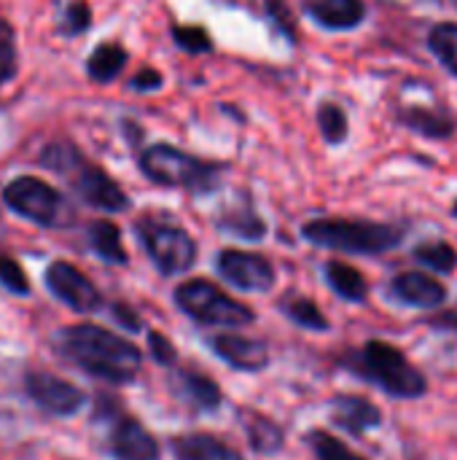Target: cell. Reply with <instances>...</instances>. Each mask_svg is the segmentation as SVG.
Returning <instances> with one entry per match:
<instances>
[{"label": "cell", "mask_w": 457, "mask_h": 460, "mask_svg": "<svg viewBox=\"0 0 457 460\" xmlns=\"http://www.w3.org/2000/svg\"><path fill=\"white\" fill-rule=\"evenodd\" d=\"M54 348L67 364L110 385H132L143 369L140 348L97 323H73L59 329Z\"/></svg>", "instance_id": "cell-1"}, {"label": "cell", "mask_w": 457, "mask_h": 460, "mask_svg": "<svg viewBox=\"0 0 457 460\" xmlns=\"http://www.w3.org/2000/svg\"><path fill=\"white\" fill-rule=\"evenodd\" d=\"M345 367L358 380L377 385L393 399H420L428 394L426 375L404 356L401 348L382 340H369L358 350L347 353Z\"/></svg>", "instance_id": "cell-2"}, {"label": "cell", "mask_w": 457, "mask_h": 460, "mask_svg": "<svg viewBox=\"0 0 457 460\" xmlns=\"http://www.w3.org/2000/svg\"><path fill=\"white\" fill-rule=\"evenodd\" d=\"M302 237L318 248L356 253V256H380L401 245L404 229L377 221H353V218H312L302 226Z\"/></svg>", "instance_id": "cell-3"}, {"label": "cell", "mask_w": 457, "mask_h": 460, "mask_svg": "<svg viewBox=\"0 0 457 460\" xmlns=\"http://www.w3.org/2000/svg\"><path fill=\"white\" fill-rule=\"evenodd\" d=\"M137 164L148 181L170 189H186L189 194H210L221 178V164L186 154L183 148L170 143L148 146L140 154Z\"/></svg>", "instance_id": "cell-4"}, {"label": "cell", "mask_w": 457, "mask_h": 460, "mask_svg": "<svg viewBox=\"0 0 457 460\" xmlns=\"http://www.w3.org/2000/svg\"><path fill=\"white\" fill-rule=\"evenodd\" d=\"M178 310L202 326H221V329H242L256 321V313L242 305L240 299L229 296L210 280H186L172 294Z\"/></svg>", "instance_id": "cell-5"}, {"label": "cell", "mask_w": 457, "mask_h": 460, "mask_svg": "<svg viewBox=\"0 0 457 460\" xmlns=\"http://www.w3.org/2000/svg\"><path fill=\"white\" fill-rule=\"evenodd\" d=\"M3 202L11 213L43 229H59L70 224L67 199L51 183L35 175H19L8 181L3 189Z\"/></svg>", "instance_id": "cell-6"}, {"label": "cell", "mask_w": 457, "mask_h": 460, "mask_svg": "<svg viewBox=\"0 0 457 460\" xmlns=\"http://www.w3.org/2000/svg\"><path fill=\"white\" fill-rule=\"evenodd\" d=\"M135 232H137V240L145 248L148 259L154 261V267L164 278L183 275V272H189L194 267V261H197V243H194V237L183 226L170 224L164 218L148 216V218L137 221Z\"/></svg>", "instance_id": "cell-7"}, {"label": "cell", "mask_w": 457, "mask_h": 460, "mask_svg": "<svg viewBox=\"0 0 457 460\" xmlns=\"http://www.w3.org/2000/svg\"><path fill=\"white\" fill-rule=\"evenodd\" d=\"M70 189L78 194L81 202H86L94 210L102 213H124L129 208V197L127 191L97 164H92L81 151L73 156V162L59 172Z\"/></svg>", "instance_id": "cell-8"}, {"label": "cell", "mask_w": 457, "mask_h": 460, "mask_svg": "<svg viewBox=\"0 0 457 460\" xmlns=\"http://www.w3.org/2000/svg\"><path fill=\"white\" fill-rule=\"evenodd\" d=\"M48 294L78 315H92L102 307L100 288L70 261H51L43 272Z\"/></svg>", "instance_id": "cell-9"}, {"label": "cell", "mask_w": 457, "mask_h": 460, "mask_svg": "<svg viewBox=\"0 0 457 460\" xmlns=\"http://www.w3.org/2000/svg\"><path fill=\"white\" fill-rule=\"evenodd\" d=\"M22 388L24 396L48 418H73L86 404V394L78 385L48 372H27Z\"/></svg>", "instance_id": "cell-10"}, {"label": "cell", "mask_w": 457, "mask_h": 460, "mask_svg": "<svg viewBox=\"0 0 457 460\" xmlns=\"http://www.w3.org/2000/svg\"><path fill=\"white\" fill-rule=\"evenodd\" d=\"M215 270L229 286H234L237 291H245V294H264L277 280L272 261L253 251L226 248L215 256Z\"/></svg>", "instance_id": "cell-11"}, {"label": "cell", "mask_w": 457, "mask_h": 460, "mask_svg": "<svg viewBox=\"0 0 457 460\" xmlns=\"http://www.w3.org/2000/svg\"><path fill=\"white\" fill-rule=\"evenodd\" d=\"M108 453L113 460H159L156 437L132 415H113L108 429Z\"/></svg>", "instance_id": "cell-12"}, {"label": "cell", "mask_w": 457, "mask_h": 460, "mask_svg": "<svg viewBox=\"0 0 457 460\" xmlns=\"http://www.w3.org/2000/svg\"><path fill=\"white\" fill-rule=\"evenodd\" d=\"M388 294L393 302L404 307H415V310H436L447 302L444 283H439L434 275L415 272V270L396 275L388 286Z\"/></svg>", "instance_id": "cell-13"}, {"label": "cell", "mask_w": 457, "mask_h": 460, "mask_svg": "<svg viewBox=\"0 0 457 460\" xmlns=\"http://www.w3.org/2000/svg\"><path fill=\"white\" fill-rule=\"evenodd\" d=\"M210 350L237 372H261L269 367V348L261 340L240 337V334H218L210 340Z\"/></svg>", "instance_id": "cell-14"}, {"label": "cell", "mask_w": 457, "mask_h": 460, "mask_svg": "<svg viewBox=\"0 0 457 460\" xmlns=\"http://www.w3.org/2000/svg\"><path fill=\"white\" fill-rule=\"evenodd\" d=\"M172 391L191 412H199V415H213L224 404L221 385L197 369H178L172 377Z\"/></svg>", "instance_id": "cell-15"}, {"label": "cell", "mask_w": 457, "mask_h": 460, "mask_svg": "<svg viewBox=\"0 0 457 460\" xmlns=\"http://www.w3.org/2000/svg\"><path fill=\"white\" fill-rule=\"evenodd\" d=\"M331 423L350 437H364L382 426V412L366 396H337L331 402Z\"/></svg>", "instance_id": "cell-16"}, {"label": "cell", "mask_w": 457, "mask_h": 460, "mask_svg": "<svg viewBox=\"0 0 457 460\" xmlns=\"http://www.w3.org/2000/svg\"><path fill=\"white\" fill-rule=\"evenodd\" d=\"M307 16L326 30H353L364 22V0H304Z\"/></svg>", "instance_id": "cell-17"}, {"label": "cell", "mask_w": 457, "mask_h": 460, "mask_svg": "<svg viewBox=\"0 0 457 460\" xmlns=\"http://www.w3.org/2000/svg\"><path fill=\"white\" fill-rule=\"evenodd\" d=\"M175 460H242V456L213 434H180L170 442Z\"/></svg>", "instance_id": "cell-18"}, {"label": "cell", "mask_w": 457, "mask_h": 460, "mask_svg": "<svg viewBox=\"0 0 457 460\" xmlns=\"http://www.w3.org/2000/svg\"><path fill=\"white\" fill-rule=\"evenodd\" d=\"M240 423L245 429V437H248V445H250L253 453L277 456L286 447V431L269 415H261L256 410H242Z\"/></svg>", "instance_id": "cell-19"}, {"label": "cell", "mask_w": 457, "mask_h": 460, "mask_svg": "<svg viewBox=\"0 0 457 460\" xmlns=\"http://www.w3.org/2000/svg\"><path fill=\"white\" fill-rule=\"evenodd\" d=\"M86 240H89V248L97 259H102L105 264H116V267H124L129 261L127 256V248L121 243V229L108 221V218H97L89 224L86 229Z\"/></svg>", "instance_id": "cell-20"}, {"label": "cell", "mask_w": 457, "mask_h": 460, "mask_svg": "<svg viewBox=\"0 0 457 460\" xmlns=\"http://www.w3.org/2000/svg\"><path fill=\"white\" fill-rule=\"evenodd\" d=\"M127 62H129V51L116 40H105L89 54L86 73H89V78L94 84H110V81H116L121 75Z\"/></svg>", "instance_id": "cell-21"}, {"label": "cell", "mask_w": 457, "mask_h": 460, "mask_svg": "<svg viewBox=\"0 0 457 460\" xmlns=\"http://www.w3.org/2000/svg\"><path fill=\"white\" fill-rule=\"evenodd\" d=\"M399 121L407 129H412V132H417L423 137H436V140H444V137H450L455 132V119L450 113L434 111V108H420V105L404 108L399 113Z\"/></svg>", "instance_id": "cell-22"}, {"label": "cell", "mask_w": 457, "mask_h": 460, "mask_svg": "<svg viewBox=\"0 0 457 460\" xmlns=\"http://www.w3.org/2000/svg\"><path fill=\"white\" fill-rule=\"evenodd\" d=\"M323 275H326L329 288H331L339 299H345V302L361 305V302L369 296V283H366V278H364L356 267H350V264H345V261H329Z\"/></svg>", "instance_id": "cell-23"}, {"label": "cell", "mask_w": 457, "mask_h": 460, "mask_svg": "<svg viewBox=\"0 0 457 460\" xmlns=\"http://www.w3.org/2000/svg\"><path fill=\"white\" fill-rule=\"evenodd\" d=\"M218 229L232 234V237H240V240H261L267 234V224L261 216H256L253 210H232V213H224L218 218Z\"/></svg>", "instance_id": "cell-24"}, {"label": "cell", "mask_w": 457, "mask_h": 460, "mask_svg": "<svg viewBox=\"0 0 457 460\" xmlns=\"http://www.w3.org/2000/svg\"><path fill=\"white\" fill-rule=\"evenodd\" d=\"M280 307H283V313H286L296 326H302V329H307V332L323 334V332L331 329L329 318H326V315L321 313V307H318L312 299H307V296H291V299H286Z\"/></svg>", "instance_id": "cell-25"}, {"label": "cell", "mask_w": 457, "mask_h": 460, "mask_svg": "<svg viewBox=\"0 0 457 460\" xmlns=\"http://www.w3.org/2000/svg\"><path fill=\"white\" fill-rule=\"evenodd\" d=\"M428 49L434 57L457 78V24L455 22H442L428 32Z\"/></svg>", "instance_id": "cell-26"}, {"label": "cell", "mask_w": 457, "mask_h": 460, "mask_svg": "<svg viewBox=\"0 0 457 460\" xmlns=\"http://www.w3.org/2000/svg\"><path fill=\"white\" fill-rule=\"evenodd\" d=\"M415 261L423 264L426 270H434L439 275H453L457 267V251L450 243H423L415 248Z\"/></svg>", "instance_id": "cell-27"}, {"label": "cell", "mask_w": 457, "mask_h": 460, "mask_svg": "<svg viewBox=\"0 0 457 460\" xmlns=\"http://www.w3.org/2000/svg\"><path fill=\"white\" fill-rule=\"evenodd\" d=\"M318 127H321V135H323V140L329 146L345 143L347 132H350L347 113L337 102H321V108H318Z\"/></svg>", "instance_id": "cell-28"}, {"label": "cell", "mask_w": 457, "mask_h": 460, "mask_svg": "<svg viewBox=\"0 0 457 460\" xmlns=\"http://www.w3.org/2000/svg\"><path fill=\"white\" fill-rule=\"evenodd\" d=\"M307 442H310V447H312V453H315L318 460H369L364 458V456H358L356 450H350L345 442H339L334 434H329L323 429L310 431Z\"/></svg>", "instance_id": "cell-29"}, {"label": "cell", "mask_w": 457, "mask_h": 460, "mask_svg": "<svg viewBox=\"0 0 457 460\" xmlns=\"http://www.w3.org/2000/svg\"><path fill=\"white\" fill-rule=\"evenodd\" d=\"M92 27V8L86 0H70L62 13H59V22H57V32L65 35V38H75V35H83L86 30Z\"/></svg>", "instance_id": "cell-30"}, {"label": "cell", "mask_w": 457, "mask_h": 460, "mask_svg": "<svg viewBox=\"0 0 457 460\" xmlns=\"http://www.w3.org/2000/svg\"><path fill=\"white\" fill-rule=\"evenodd\" d=\"M19 70V49H16V30L11 22L0 16V86L13 81Z\"/></svg>", "instance_id": "cell-31"}, {"label": "cell", "mask_w": 457, "mask_h": 460, "mask_svg": "<svg viewBox=\"0 0 457 460\" xmlns=\"http://www.w3.org/2000/svg\"><path fill=\"white\" fill-rule=\"evenodd\" d=\"M172 40L178 49L189 51V54H205L213 49V40L207 35L205 27H197V24H172Z\"/></svg>", "instance_id": "cell-32"}, {"label": "cell", "mask_w": 457, "mask_h": 460, "mask_svg": "<svg viewBox=\"0 0 457 460\" xmlns=\"http://www.w3.org/2000/svg\"><path fill=\"white\" fill-rule=\"evenodd\" d=\"M0 288L13 296H30V278L22 264L8 253H0Z\"/></svg>", "instance_id": "cell-33"}, {"label": "cell", "mask_w": 457, "mask_h": 460, "mask_svg": "<svg viewBox=\"0 0 457 460\" xmlns=\"http://www.w3.org/2000/svg\"><path fill=\"white\" fill-rule=\"evenodd\" d=\"M148 353L159 367H175L178 350L162 332H148Z\"/></svg>", "instance_id": "cell-34"}, {"label": "cell", "mask_w": 457, "mask_h": 460, "mask_svg": "<svg viewBox=\"0 0 457 460\" xmlns=\"http://www.w3.org/2000/svg\"><path fill=\"white\" fill-rule=\"evenodd\" d=\"M267 11H269V16L277 22V27L286 32V38H291L294 40V16H291V11H288V5L283 3V0H267Z\"/></svg>", "instance_id": "cell-35"}, {"label": "cell", "mask_w": 457, "mask_h": 460, "mask_svg": "<svg viewBox=\"0 0 457 460\" xmlns=\"http://www.w3.org/2000/svg\"><path fill=\"white\" fill-rule=\"evenodd\" d=\"M162 84H164V78H162V73H159V70H154V67H143L140 73H135V75H132L129 89H135V92H156Z\"/></svg>", "instance_id": "cell-36"}, {"label": "cell", "mask_w": 457, "mask_h": 460, "mask_svg": "<svg viewBox=\"0 0 457 460\" xmlns=\"http://www.w3.org/2000/svg\"><path fill=\"white\" fill-rule=\"evenodd\" d=\"M110 315H113V321L124 329V332H140L143 329V321L137 318V313L132 310V307H127L124 302H116L113 307H110Z\"/></svg>", "instance_id": "cell-37"}, {"label": "cell", "mask_w": 457, "mask_h": 460, "mask_svg": "<svg viewBox=\"0 0 457 460\" xmlns=\"http://www.w3.org/2000/svg\"><path fill=\"white\" fill-rule=\"evenodd\" d=\"M453 216H455V218H457V199H455V202H453Z\"/></svg>", "instance_id": "cell-38"}]
</instances>
